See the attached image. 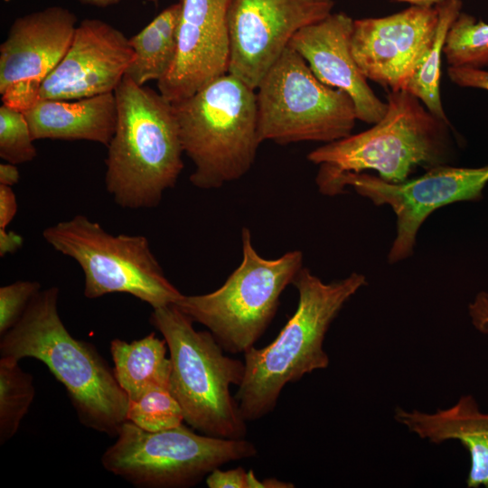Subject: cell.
<instances>
[{"mask_svg": "<svg viewBox=\"0 0 488 488\" xmlns=\"http://www.w3.org/2000/svg\"><path fill=\"white\" fill-rule=\"evenodd\" d=\"M23 245L22 236L6 229H0V256L16 252Z\"/></svg>", "mask_w": 488, "mask_h": 488, "instance_id": "cell-33", "label": "cell"}, {"mask_svg": "<svg viewBox=\"0 0 488 488\" xmlns=\"http://www.w3.org/2000/svg\"><path fill=\"white\" fill-rule=\"evenodd\" d=\"M436 7L353 20L351 50L360 70L389 91L407 90L433 42Z\"/></svg>", "mask_w": 488, "mask_h": 488, "instance_id": "cell-13", "label": "cell"}, {"mask_svg": "<svg viewBox=\"0 0 488 488\" xmlns=\"http://www.w3.org/2000/svg\"><path fill=\"white\" fill-rule=\"evenodd\" d=\"M135 59L129 38L113 25L87 18L69 49L42 81L41 99L74 100L115 92Z\"/></svg>", "mask_w": 488, "mask_h": 488, "instance_id": "cell-15", "label": "cell"}, {"mask_svg": "<svg viewBox=\"0 0 488 488\" xmlns=\"http://www.w3.org/2000/svg\"><path fill=\"white\" fill-rule=\"evenodd\" d=\"M249 470L240 466L230 470L218 467L206 476V484L209 488H249Z\"/></svg>", "mask_w": 488, "mask_h": 488, "instance_id": "cell-29", "label": "cell"}, {"mask_svg": "<svg viewBox=\"0 0 488 488\" xmlns=\"http://www.w3.org/2000/svg\"><path fill=\"white\" fill-rule=\"evenodd\" d=\"M117 117L105 161V187L123 209H151L183 168L174 104L125 75L115 90Z\"/></svg>", "mask_w": 488, "mask_h": 488, "instance_id": "cell-3", "label": "cell"}, {"mask_svg": "<svg viewBox=\"0 0 488 488\" xmlns=\"http://www.w3.org/2000/svg\"><path fill=\"white\" fill-rule=\"evenodd\" d=\"M81 5H89L94 7H108L115 5L122 0H78Z\"/></svg>", "mask_w": 488, "mask_h": 488, "instance_id": "cell-35", "label": "cell"}, {"mask_svg": "<svg viewBox=\"0 0 488 488\" xmlns=\"http://www.w3.org/2000/svg\"><path fill=\"white\" fill-rule=\"evenodd\" d=\"M23 113L34 140H85L106 146L117 117L114 92L74 100L40 99Z\"/></svg>", "mask_w": 488, "mask_h": 488, "instance_id": "cell-19", "label": "cell"}, {"mask_svg": "<svg viewBox=\"0 0 488 488\" xmlns=\"http://www.w3.org/2000/svg\"><path fill=\"white\" fill-rule=\"evenodd\" d=\"M77 20L61 6L17 17L0 45V94L18 81L42 82L69 49Z\"/></svg>", "mask_w": 488, "mask_h": 488, "instance_id": "cell-17", "label": "cell"}, {"mask_svg": "<svg viewBox=\"0 0 488 488\" xmlns=\"http://www.w3.org/2000/svg\"><path fill=\"white\" fill-rule=\"evenodd\" d=\"M256 102L261 143L326 144L350 136L358 120L350 96L320 81L290 46L259 82Z\"/></svg>", "mask_w": 488, "mask_h": 488, "instance_id": "cell-9", "label": "cell"}, {"mask_svg": "<svg viewBox=\"0 0 488 488\" xmlns=\"http://www.w3.org/2000/svg\"><path fill=\"white\" fill-rule=\"evenodd\" d=\"M353 20L345 13H332L298 31L288 46L305 59L320 81L350 96L358 120L375 124L387 112L388 104L374 93L353 58Z\"/></svg>", "mask_w": 488, "mask_h": 488, "instance_id": "cell-16", "label": "cell"}, {"mask_svg": "<svg viewBox=\"0 0 488 488\" xmlns=\"http://www.w3.org/2000/svg\"><path fill=\"white\" fill-rule=\"evenodd\" d=\"M181 6L174 61L157 81L172 103L187 99L229 72L231 0H178Z\"/></svg>", "mask_w": 488, "mask_h": 488, "instance_id": "cell-14", "label": "cell"}, {"mask_svg": "<svg viewBox=\"0 0 488 488\" xmlns=\"http://www.w3.org/2000/svg\"><path fill=\"white\" fill-rule=\"evenodd\" d=\"M333 7V0H231L229 73L256 89L294 35Z\"/></svg>", "mask_w": 488, "mask_h": 488, "instance_id": "cell-12", "label": "cell"}, {"mask_svg": "<svg viewBox=\"0 0 488 488\" xmlns=\"http://www.w3.org/2000/svg\"><path fill=\"white\" fill-rule=\"evenodd\" d=\"M4 1H5V2H9V1H11V0H4Z\"/></svg>", "mask_w": 488, "mask_h": 488, "instance_id": "cell-37", "label": "cell"}, {"mask_svg": "<svg viewBox=\"0 0 488 488\" xmlns=\"http://www.w3.org/2000/svg\"><path fill=\"white\" fill-rule=\"evenodd\" d=\"M15 194L10 186L0 184V229H6L17 211Z\"/></svg>", "mask_w": 488, "mask_h": 488, "instance_id": "cell-31", "label": "cell"}, {"mask_svg": "<svg viewBox=\"0 0 488 488\" xmlns=\"http://www.w3.org/2000/svg\"><path fill=\"white\" fill-rule=\"evenodd\" d=\"M388 109L371 128L326 143L307 155L320 173L375 171L389 183H402L417 169L449 164L455 140L449 121L432 114L407 90L389 91Z\"/></svg>", "mask_w": 488, "mask_h": 488, "instance_id": "cell-4", "label": "cell"}, {"mask_svg": "<svg viewBox=\"0 0 488 488\" xmlns=\"http://www.w3.org/2000/svg\"><path fill=\"white\" fill-rule=\"evenodd\" d=\"M42 238L79 264L87 298L126 293L157 308L174 305L183 295L165 277L143 235H114L78 214L47 227Z\"/></svg>", "mask_w": 488, "mask_h": 488, "instance_id": "cell-8", "label": "cell"}, {"mask_svg": "<svg viewBox=\"0 0 488 488\" xmlns=\"http://www.w3.org/2000/svg\"><path fill=\"white\" fill-rule=\"evenodd\" d=\"M444 55L449 67L488 68V23L461 12L446 34Z\"/></svg>", "mask_w": 488, "mask_h": 488, "instance_id": "cell-24", "label": "cell"}, {"mask_svg": "<svg viewBox=\"0 0 488 488\" xmlns=\"http://www.w3.org/2000/svg\"><path fill=\"white\" fill-rule=\"evenodd\" d=\"M469 313L474 325L483 333H488V294H478L469 305Z\"/></svg>", "mask_w": 488, "mask_h": 488, "instance_id": "cell-32", "label": "cell"}, {"mask_svg": "<svg viewBox=\"0 0 488 488\" xmlns=\"http://www.w3.org/2000/svg\"><path fill=\"white\" fill-rule=\"evenodd\" d=\"M399 2H404L410 4L412 6L431 8L436 7L444 0H396Z\"/></svg>", "mask_w": 488, "mask_h": 488, "instance_id": "cell-36", "label": "cell"}, {"mask_svg": "<svg viewBox=\"0 0 488 488\" xmlns=\"http://www.w3.org/2000/svg\"><path fill=\"white\" fill-rule=\"evenodd\" d=\"M322 194L334 196L352 187L375 205H389L396 215L397 232L388 254L390 264L413 254L417 234L436 210L457 202L479 201L488 183V164L480 167L439 165L416 178L389 183L367 173H319L315 179Z\"/></svg>", "mask_w": 488, "mask_h": 488, "instance_id": "cell-11", "label": "cell"}, {"mask_svg": "<svg viewBox=\"0 0 488 488\" xmlns=\"http://www.w3.org/2000/svg\"><path fill=\"white\" fill-rule=\"evenodd\" d=\"M35 396L33 377L22 370L19 361L0 358V444L18 431Z\"/></svg>", "mask_w": 488, "mask_h": 488, "instance_id": "cell-23", "label": "cell"}, {"mask_svg": "<svg viewBox=\"0 0 488 488\" xmlns=\"http://www.w3.org/2000/svg\"><path fill=\"white\" fill-rule=\"evenodd\" d=\"M436 7L438 12V22L433 42L411 79L407 91L417 97L432 114L449 121L440 95L442 55L446 34L453 22L462 12L463 2L444 0Z\"/></svg>", "mask_w": 488, "mask_h": 488, "instance_id": "cell-22", "label": "cell"}, {"mask_svg": "<svg viewBox=\"0 0 488 488\" xmlns=\"http://www.w3.org/2000/svg\"><path fill=\"white\" fill-rule=\"evenodd\" d=\"M127 420L150 432L175 427L184 421L182 408L167 388H154L129 401Z\"/></svg>", "mask_w": 488, "mask_h": 488, "instance_id": "cell-25", "label": "cell"}, {"mask_svg": "<svg viewBox=\"0 0 488 488\" xmlns=\"http://www.w3.org/2000/svg\"><path fill=\"white\" fill-rule=\"evenodd\" d=\"M20 180V174L16 164L11 163H2L0 164V184L14 186Z\"/></svg>", "mask_w": 488, "mask_h": 488, "instance_id": "cell-34", "label": "cell"}, {"mask_svg": "<svg viewBox=\"0 0 488 488\" xmlns=\"http://www.w3.org/2000/svg\"><path fill=\"white\" fill-rule=\"evenodd\" d=\"M242 259L213 292L185 296L174 304L193 323L207 327L225 352L244 353L254 346L275 316L285 288L303 267V253L292 250L265 258L251 232L241 230Z\"/></svg>", "mask_w": 488, "mask_h": 488, "instance_id": "cell-7", "label": "cell"}, {"mask_svg": "<svg viewBox=\"0 0 488 488\" xmlns=\"http://www.w3.org/2000/svg\"><path fill=\"white\" fill-rule=\"evenodd\" d=\"M42 290L37 281L18 280L0 287V334L15 325L33 296Z\"/></svg>", "mask_w": 488, "mask_h": 488, "instance_id": "cell-27", "label": "cell"}, {"mask_svg": "<svg viewBox=\"0 0 488 488\" xmlns=\"http://www.w3.org/2000/svg\"><path fill=\"white\" fill-rule=\"evenodd\" d=\"M41 84L42 82L30 80L18 81L1 94L2 101L5 105L23 112L41 99Z\"/></svg>", "mask_w": 488, "mask_h": 488, "instance_id": "cell-28", "label": "cell"}, {"mask_svg": "<svg viewBox=\"0 0 488 488\" xmlns=\"http://www.w3.org/2000/svg\"><path fill=\"white\" fill-rule=\"evenodd\" d=\"M180 12L178 2L169 5L129 38L135 59L126 75L137 85L159 81L170 70L177 49Z\"/></svg>", "mask_w": 488, "mask_h": 488, "instance_id": "cell-21", "label": "cell"}, {"mask_svg": "<svg viewBox=\"0 0 488 488\" xmlns=\"http://www.w3.org/2000/svg\"><path fill=\"white\" fill-rule=\"evenodd\" d=\"M167 349L166 341L155 333L131 343L110 342L114 374L129 401L154 388L169 389L172 362L166 357Z\"/></svg>", "mask_w": 488, "mask_h": 488, "instance_id": "cell-20", "label": "cell"}, {"mask_svg": "<svg viewBox=\"0 0 488 488\" xmlns=\"http://www.w3.org/2000/svg\"><path fill=\"white\" fill-rule=\"evenodd\" d=\"M59 288L39 291L14 327L1 335L0 354L44 363L65 387L85 427L116 437L127 421L129 399L95 346L74 338L58 312Z\"/></svg>", "mask_w": 488, "mask_h": 488, "instance_id": "cell-1", "label": "cell"}, {"mask_svg": "<svg viewBox=\"0 0 488 488\" xmlns=\"http://www.w3.org/2000/svg\"><path fill=\"white\" fill-rule=\"evenodd\" d=\"M450 80L463 88L479 89L488 91V70L465 67H448Z\"/></svg>", "mask_w": 488, "mask_h": 488, "instance_id": "cell-30", "label": "cell"}, {"mask_svg": "<svg viewBox=\"0 0 488 488\" xmlns=\"http://www.w3.org/2000/svg\"><path fill=\"white\" fill-rule=\"evenodd\" d=\"M396 421L431 443L459 441L469 452L470 488H488V413H483L472 396H463L452 407L433 413L396 408Z\"/></svg>", "mask_w": 488, "mask_h": 488, "instance_id": "cell-18", "label": "cell"}, {"mask_svg": "<svg viewBox=\"0 0 488 488\" xmlns=\"http://www.w3.org/2000/svg\"><path fill=\"white\" fill-rule=\"evenodd\" d=\"M24 113L5 104L0 106V157L22 164L33 161L37 151Z\"/></svg>", "mask_w": 488, "mask_h": 488, "instance_id": "cell-26", "label": "cell"}, {"mask_svg": "<svg viewBox=\"0 0 488 488\" xmlns=\"http://www.w3.org/2000/svg\"><path fill=\"white\" fill-rule=\"evenodd\" d=\"M173 104L193 186L218 189L250 170L261 143L256 89L228 72Z\"/></svg>", "mask_w": 488, "mask_h": 488, "instance_id": "cell-6", "label": "cell"}, {"mask_svg": "<svg viewBox=\"0 0 488 488\" xmlns=\"http://www.w3.org/2000/svg\"><path fill=\"white\" fill-rule=\"evenodd\" d=\"M366 284L356 272L324 283L302 267L292 282L298 293L295 314L268 345L244 352V377L235 398L247 422L271 412L286 385L328 367L325 334L346 302Z\"/></svg>", "mask_w": 488, "mask_h": 488, "instance_id": "cell-2", "label": "cell"}, {"mask_svg": "<svg viewBox=\"0 0 488 488\" xmlns=\"http://www.w3.org/2000/svg\"><path fill=\"white\" fill-rule=\"evenodd\" d=\"M150 323L166 341L172 362L169 389L184 421L202 434L245 438L247 421L230 393L243 380L244 361L224 354L212 333L197 331L175 305L153 308Z\"/></svg>", "mask_w": 488, "mask_h": 488, "instance_id": "cell-5", "label": "cell"}, {"mask_svg": "<svg viewBox=\"0 0 488 488\" xmlns=\"http://www.w3.org/2000/svg\"><path fill=\"white\" fill-rule=\"evenodd\" d=\"M116 437L101 457L103 467L144 488L191 487L214 469L258 453L245 438L197 434L183 424L150 432L127 420Z\"/></svg>", "mask_w": 488, "mask_h": 488, "instance_id": "cell-10", "label": "cell"}]
</instances>
